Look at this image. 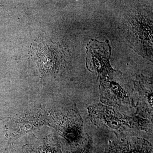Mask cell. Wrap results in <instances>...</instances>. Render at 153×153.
Wrapping results in <instances>:
<instances>
[{
  "mask_svg": "<svg viewBox=\"0 0 153 153\" xmlns=\"http://www.w3.org/2000/svg\"><path fill=\"white\" fill-rule=\"evenodd\" d=\"M29 56L31 62L44 74L56 72L60 68V47L49 40L40 38L35 40L30 47Z\"/></svg>",
  "mask_w": 153,
  "mask_h": 153,
  "instance_id": "cell-1",
  "label": "cell"
}]
</instances>
